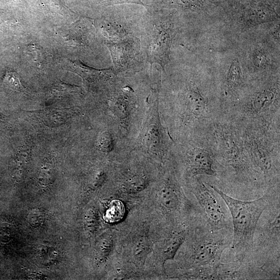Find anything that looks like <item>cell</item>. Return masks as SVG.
Instances as JSON below:
<instances>
[{"label":"cell","mask_w":280,"mask_h":280,"mask_svg":"<svg viewBox=\"0 0 280 280\" xmlns=\"http://www.w3.org/2000/svg\"><path fill=\"white\" fill-rule=\"evenodd\" d=\"M252 163L263 175L269 190L280 184V123L239 125Z\"/></svg>","instance_id":"cell-7"},{"label":"cell","mask_w":280,"mask_h":280,"mask_svg":"<svg viewBox=\"0 0 280 280\" xmlns=\"http://www.w3.org/2000/svg\"><path fill=\"white\" fill-rule=\"evenodd\" d=\"M114 226L116 231L118 258L134 266L142 280H147V259L156 243L168 231L141 205L128 209L125 219Z\"/></svg>","instance_id":"cell-3"},{"label":"cell","mask_w":280,"mask_h":280,"mask_svg":"<svg viewBox=\"0 0 280 280\" xmlns=\"http://www.w3.org/2000/svg\"><path fill=\"white\" fill-rule=\"evenodd\" d=\"M173 141L163 123L158 108V94L150 103L144 123L136 140L134 150L161 165L170 158Z\"/></svg>","instance_id":"cell-10"},{"label":"cell","mask_w":280,"mask_h":280,"mask_svg":"<svg viewBox=\"0 0 280 280\" xmlns=\"http://www.w3.org/2000/svg\"><path fill=\"white\" fill-rule=\"evenodd\" d=\"M3 83L5 87L16 91H21L23 86L18 74L13 71H7L3 79Z\"/></svg>","instance_id":"cell-14"},{"label":"cell","mask_w":280,"mask_h":280,"mask_svg":"<svg viewBox=\"0 0 280 280\" xmlns=\"http://www.w3.org/2000/svg\"><path fill=\"white\" fill-rule=\"evenodd\" d=\"M201 135L216 158L220 179L236 186L267 189L264 177L251 160L240 126L235 121L223 115Z\"/></svg>","instance_id":"cell-1"},{"label":"cell","mask_w":280,"mask_h":280,"mask_svg":"<svg viewBox=\"0 0 280 280\" xmlns=\"http://www.w3.org/2000/svg\"><path fill=\"white\" fill-rule=\"evenodd\" d=\"M225 202L232 218V248L237 260L244 263L253 251L254 237L261 215L268 207L270 191L257 199L242 201L230 197L216 186L209 183Z\"/></svg>","instance_id":"cell-8"},{"label":"cell","mask_w":280,"mask_h":280,"mask_svg":"<svg viewBox=\"0 0 280 280\" xmlns=\"http://www.w3.org/2000/svg\"><path fill=\"white\" fill-rule=\"evenodd\" d=\"M232 242V230L193 226L173 264L165 268L167 279H218L223 252Z\"/></svg>","instance_id":"cell-2"},{"label":"cell","mask_w":280,"mask_h":280,"mask_svg":"<svg viewBox=\"0 0 280 280\" xmlns=\"http://www.w3.org/2000/svg\"><path fill=\"white\" fill-rule=\"evenodd\" d=\"M182 185L184 190H188L195 196L210 228L232 231L227 205L208 183L203 182L201 176H197Z\"/></svg>","instance_id":"cell-11"},{"label":"cell","mask_w":280,"mask_h":280,"mask_svg":"<svg viewBox=\"0 0 280 280\" xmlns=\"http://www.w3.org/2000/svg\"><path fill=\"white\" fill-rule=\"evenodd\" d=\"M54 177L53 168L49 166H43L39 172L38 180L41 185L47 186L52 183Z\"/></svg>","instance_id":"cell-15"},{"label":"cell","mask_w":280,"mask_h":280,"mask_svg":"<svg viewBox=\"0 0 280 280\" xmlns=\"http://www.w3.org/2000/svg\"><path fill=\"white\" fill-rule=\"evenodd\" d=\"M162 166L134 149L118 164L113 198L122 200L129 208L141 205L157 183Z\"/></svg>","instance_id":"cell-6"},{"label":"cell","mask_w":280,"mask_h":280,"mask_svg":"<svg viewBox=\"0 0 280 280\" xmlns=\"http://www.w3.org/2000/svg\"><path fill=\"white\" fill-rule=\"evenodd\" d=\"M106 125L117 131L133 147L146 119L149 104L142 88H135L117 77L108 84Z\"/></svg>","instance_id":"cell-5"},{"label":"cell","mask_w":280,"mask_h":280,"mask_svg":"<svg viewBox=\"0 0 280 280\" xmlns=\"http://www.w3.org/2000/svg\"><path fill=\"white\" fill-rule=\"evenodd\" d=\"M170 157L182 184L201 175L219 178L216 158L202 136L173 143Z\"/></svg>","instance_id":"cell-9"},{"label":"cell","mask_w":280,"mask_h":280,"mask_svg":"<svg viewBox=\"0 0 280 280\" xmlns=\"http://www.w3.org/2000/svg\"><path fill=\"white\" fill-rule=\"evenodd\" d=\"M227 81L232 88H238L242 85V76L240 64L237 60H233L230 67Z\"/></svg>","instance_id":"cell-13"},{"label":"cell","mask_w":280,"mask_h":280,"mask_svg":"<svg viewBox=\"0 0 280 280\" xmlns=\"http://www.w3.org/2000/svg\"><path fill=\"white\" fill-rule=\"evenodd\" d=\"M141 205L168 230L194 225L197 212L186 196L170 158L162 166L157 183Z\"/></svg>","instance_id":"cell-4"},{"label":"cell","mask_w":280,"mask_h":280,"mask_svg":"<svg viewBox=\"0 0 280 280\" xmlns=\"http://www.w3.org/2000/svg\"><path fill=\"white\" fill-rule=\"evenodd\" d=\"M254 61L257 67H263L267 62L266 55L263 53H257L255 56Z\"/></svg>","instance_id":"cell-17"},{"label":"cell","mask_w":280,"mask_h":280,"mask_svg":"<svg viewBox=\"0 0 280 280\" xmlns=\"http://www.w3.org/2000/svg\"><path fill=\"white\" fill-rule=\"evenodd\" d=\"M144 37V49L148 61L160 64L164 69L169 61L170 49L173 36L171 23H147Z\"/></svg>","instance_id":"cell-12"},{"label":"cell","mask_w":280,"mask_h":280,"mask_svg":"<svg viewBox=\"0 0 280 280\" xmlns=\"http://www.w3.org/2000/svg\"><path fill=\"white\" fill-rule=\"evenodd\" d=\"M29 222L33 227H38L41 225L44 220V216L39 211H31L29 214Z\"/></svg>","instance_id":"cell-16"}]
</instances>
